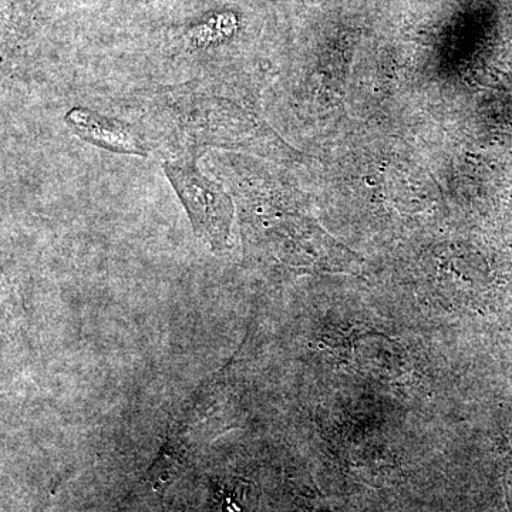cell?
<instances>
[{
    "label": "cell",
    "instance_id": "obj_2",
    "mask_svg": "<svg viewBox=\"0 0 512 512\" xmlns=\"http://www.w3.org/2000/svg\"><path fill=\"white\" fill-rule=\"evenodd\" d=\"M164 171L183 201L197 237L212 251H224L234 215L224 188L204 177L194 163H167Z\"/></svg>",
    "mask_w": 512,
    "mask_h": 512
},
{
    "label": "cell",
    "instance_id": "obj_5",
    "mask_svg": "<svg viewBox=\"0 0 512 512\" xmlns=\"http://www.w3.org/2000/svg\"><path fill=\"white\" fill-rule=\"evenodd\" d=\"M42 512H50V501L45 505V508H43Z\"/></svg>",
    "mask_w": 512,
    "mask_h": 512
},
{
    "label": "cell",
    "instance_id": "obj_3",
    "mask_svg": "<svg viewBox=\"0 0 512 512\" xmlns=\"http://www.w3.org/2000/svg\"><path fill=\"white\" fill-rule=\"evenodd\" d=\"M67 121L73 130L80 134V137L90 143L109 148L117 153L138 154V156L144 154V150L137 143L136 138L126 133L123 127L111 124L110 121L103 120L99 116H94L90 111H70Z\"/></svg>",
    "mask_w": 512,
    "mask_h": 512
},
{
    "label": "cell",
    "instance_id": "obj_1",
    "mask_svg": "<svg viewBox=\"0 0 512 512\" xmlns=\"http://www.w3.org/2000/svg\"><path fill=\"white\" fill-rule=\"evenodd\" d=\"M228 365L202 384L185 403L168 430L158 458L148 470L146 483L156 493H163L180 476L188 457L204 437L224 430V407L227 406Z\"/></svg>",
    "mask_w": 512,
    "mask_h": 512
},
{
    "label": "cell",
    "instance_id": "obj_4",
    "mask_svg": "<svg viewBox=\"0 0 512 512\" xmlns=\"http://www.w3.org/2000/svg\"><path fill=\"white\" fill-rule=\"evenodd\" d=\"M215 512H247L248 488L244 483L220 485Z\"/></svg>",
    "mask_w": 512,
    "mask_h": 512
}]
</instances>
